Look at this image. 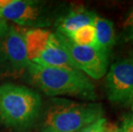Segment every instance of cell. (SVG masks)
<instances>
[{
    "label": "cell",
    "mask_w": 133,
    "mask_h": 132,
    "mask_svg": "<svg viewBox=\"0 0 133 132\" xmlns=\"http://www.w3.org/2000/svg\"><path fill=\"white\" fill-rule=\"evenodd\" d=\"M29 79L49 96L70 95L94 100L96 98L92 81L78 70L55 68L29 63Z\"/></svg>",
    "instance_id": "6da1fadb"
},
{
    "label": "cell",
    "mask_w": 133,
    "mask_h": 132,
    "mask_svg": "<svg viewBox=\"0 0 133 132\" xmlns=\"http://www.w3.org/2000/svg\"><path fill=\"white\" fill-rule=\"evenodd\" d=\"M41 98L24 86L5 83L0 86V121L16 130L29 128L38 119Z\"/></svg>",
    "instance_id": "7a4b0ae2"
},
{
    "label": "cell",
    "mask_w": 133,
    "mask_h": 132,
    "mask_svg": "<svg viewBox=\"0 0 133 132\" xmlns=\"http://www.w3.org/2000/svg\"><path fill=\"white\" fill-rule=\"evenodd\" d=\"M103 114L101 104L56 99L46 111L42 132H79L103 117Z\"/></svg>",
    "instance_id": "3957f363"
},
{
    "label": "cell",
    "mask_w": 133,
    "mask_h": 132,
    "mask_svg": "<svg viewBox=\"0 0 133 132\" xmlns=\"http://www.w3.org/2000/svg\"><path fill=\"white\" fill-rule=\"evenodd\" d=\"M29 63L24 36L16 27H9L0 35V75H19Z\"/></svg>",
    "instance_id": "277c9868"
},
{
    "label": "cell",
    "mask_w": 133,
    "mask_h": 132,
    "mask_svg": "<svg viewBox=\"0 0 133 132\" xmlns=\"http://www.w3.org/2000/svg\"><path fill=\"white\" fill-rule=\"evenodd\" d=\"M56 33L76 70L84 72L93 79L98 80L104 77L108 67V56L96 46H78L69 38Z\"/></svg>",
    "instance_id": "5b68a950"
},
{
    "label": "cell",
    "mask_w": 133,
    "mask_h": 132,
    "mask_svg": "<svg viewBox=\"0 0 133 132\" xmlns=\"http://www.w3.org/2000/svg\"><path fill=\"white\" fill-rule=\"evenodd\" d=\"M106 88L110 101L129 105L133 98V58H126L111 65L106 78Z\"/></svg>",
    "instance_id": "8992f818"
},
{
    "label": "cell",
    "mask_w": 133,
    "mask_h": 132,
    "mask_svg": "<svg viewBox=\"0 0 133 132\" xmlns=\"http://www.w3.org/2000/svg\"><path fill=\"white\" fill-rule=\"evenodd\" d=\"M44 4L31 0H0V15L22 26H37L44 22Z\"/></svg>",
    "instance_id": "52a82bcc"
},
{
    "label": "cell",
    "mask_w": 133,
    "mask_h": 132,
    "mask_svg": "<svg viewBox=\"0 0 133 132\" xmlns=\"http://www.w3.org/2000/svg\"><path fill=\"white\" fill-rule=\"evenodd\" d=\"M31 63L48 67L76 70L66 50L59 42L57 33H52L46 49Z\"/></svg>",
    "instance_id": "ba28073f"
},
{
    "label": "cell",
    "mask_w": 133,
    "mask_h": 132,
    "mask_svg": "<svg viewBox=\"0 0 133 132\" xmlns=\"http://www.w3.org/2000/svg\"><path fill=\"white\" fill-rule=\"evenodd\" d=\"M96 16L97 15L94 11L88 10L84 8L72 10L58 20L57 33L69 38L76 29L85 25H94Z\"/></svg>",
    "instance_id": "9c48e42d"
},
{
    "label": "cell",
    "mask_w": 133,
    "mask_h": 132,
    "mask_svg": "<svg viewBox=\"0 0 133 132\" xmlns=\"http://www.w3.org/2000/svg\"><path fill=\"white\" fill-rule=\"evenodd\" d=\"M52 33L50 31L42 29H34L26 32L23 36L29 62L35 61L46 49Z\"/></svg>",
    "instance_id": "30bf717a"
},
{
    "label": "cell",
    "mask_w": 133,
    "mask_h": 132,
    "mask_svg": "<svg viewBox=\"0 0 133 132\" xmlns=\"http://www.w3.org/2000/svg\"><path fill=\"white\" fill-rule=\"evenodd\" d=\"M94 26L96 33V47L109 56L110 52L115 45L114 24L111 21L97 16Z\"/></svg>",
    "instance_id": "8fae6325"
},
{
    "label": "cell",
    "mask_w": 133,
    "mask_h": 132,
    "mask_svg": "<svg viewBox=\"0 0 133 132\" xmlns=\"http://www.w3.org/2000/svg\"><path fill=\"white\" fill-rule=\"evenodd\" d=\"M69 39L78 46H96V33L95 26L85 25L72 33Z\"/></svg>",
    "instance_id": "7c38bea8"
},
{
    "label": "cell",
    "mask_w": 133,
    "mask_h": 132,
    "mask_svg": "<svg viewBox=\"0 0 133 132\" xmlns=\"http://www.w3.org/2000/svg\"><path fill=\"white\" fill-rule=\"evenodd\" d=\"M120 128L114 123L107 122L106 119L101 117L82 129L79 132H118Z\"/></svg>",
    "instance_id": "4fadbf2b"
},
{
    "label": "cell",
    "mask_w": 133,
    "mask_h": 132,
    "mask_svg": "<svg viewBox=\"0 0 133 132\" xmlns=\"http://www.w3.org/2000/svg\"><path fill=\"white\" fill-rule=\"evenodd\" d=\"M124 29L125 30V38L133 40V9L124 22Z\"/></svg>",
    "instance_id": "5bb4252c"
},
{
    "label": "cell",
    "mask_w": 133,
    "mask_h": 132,
    "mask_svg": "<svg viewBox=\"0 0 133 132\" xmlns=\"http://www.w3.org/2000/svg\"><path fill=\"white\" fill-rule=\"evenodd\" d=\"M120 129L123 132H133V117L128 116L124 117Z\"/></svg>",
    "instance_id": "9a60e30c"
},
{
    "label": "cell",
    "mask_w": 133,
    "mask_h": 132,
    "mask_svg": "<svg viewBox=\"0 0 133 132\" xmlns=\"http://www.w3.org/2000/svg\"><path fill=\"white\" fill-rule=\"evenodd\" d=\"M8 27H8L7 21L0 15V35H1L3 33H4L5 31L7 30Z\"/></svg>",
    "instance_id": "2e32d148"
},
{
    "label": "cell",
    "mask_w": 133,
    "mask_h": 132,
    "mask_svg": "<svg viewBox=\"0 0 133 132\" xmlns=\"http://www.w3.org/2000/svg\"><path fill=\"white\" fill-rule=\"evenodd\" d=\"M131 110H132V117H133V98H132V100H131Z\"/></svg>",
    "instance_id": "e0dca14e"
},
{
    "label": "cell",
    "mask_w": 133,
    "mask_h": 132,
    "mask_svg": "<svg viewBox=\"0 0 133 132\" xmlns=\"http://www.w3.org/2000/svg\"><path fill=\"white\" fill-rule=\"evenodd\" d=\"M131 58H133V52H132V54H131Z\"/></svg>",
    "instance_id": "ac0fdd59"
},
{
    "label": "cell",
    "mask_w": 133,
    "mask_h": 132,
    "mask_svg": "<svg viewBox=\"0 0 133 132\" xmlns=\"http://www.w3.org/2000/svg\"><path fill=\"white\" fill-rule=\"evenodd\" d=\"M118 132H123L122 130H121V129H120V130H119V131H118Z\"/></svg>",
    "instance_id": "d6986e66"
}]
</instances>
